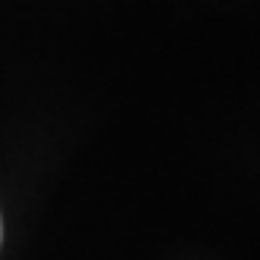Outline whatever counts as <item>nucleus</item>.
<instances>
[{"mask_svg": "<svg viewBox=\"0 0 260 260\" xmlns=\"http://www.w3.org/2000/svg\"><path fill=\"white\" fill-rule=\"evenodd\" d=\"M0 238H4V222H0Z\"/></svg>", "mask_w": 260, "mask_h": 260, "instance_id": "nucleus-1", "label": "nucleus"}]
</instances>
